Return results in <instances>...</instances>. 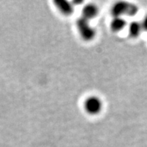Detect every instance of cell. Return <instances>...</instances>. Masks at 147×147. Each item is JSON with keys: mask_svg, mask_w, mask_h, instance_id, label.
Wrapping results in <instances>:
<instances>
[{"mask_svg": "<svg viewBox=\"0 0 147 147\" xmlns=\"http://www.w3.org/2000/svg\"><path fill=\"white\" fill-rule=\"evenodd\" d=\"M143 30L141 22L138 21H133L129 24L128 33L130 37L133 38H138L141 34Z\"/></svg>", "mask_w": 147, "mask_h": 147, "instance_id": "obj_7", "label": "cell"}, {"mask_svg": "<svg viewBox=\"0 0 147 147\" xmlns=\"http://www.w3.org/2000/svg\"><path fill=\"white\" fill-rule=\"evenodd\" d=\"M55 3L59 10L64 15H70L74 12L73 3L67 0H57Z\"/></svg>", "mask_w": 147, "mask_h": 147, "instance_id": "obj_5", "label": "cell"}, {"mask_svg": "<svg viewBox=\"0 0 147 147\" xmlns=\"http://www.w3.org/2000/svg\"><path fill=\"white\" fill-rule=\"evenodd\" d=\"M141 24H142L143 30H145L147 32V14L143 18L142 21L141 22Z\"/></svg>", "mask_w": 147, "mask_h": 147, "instance_id": "obj_8", "label": "cell"}, {"mask_svg": "<svg viewBox=\"0 0 147 147\" xmlns=\"http://www.w3.org/2000/svg\"><path fill=\"white\" fill-rule=\"evenodd\" d=\"M84 108L85 111L90 115H97L102 110V101L99 97L91 95L84 100Z\"/></svg>", "mask_w": 147, "mask_h": 147, "instance_id": "obj_3", "label": "cell"}, {"mask_svg": "<svg viewBox=\"0 0 147 147\" xmlns=\"http://www.w3.org/2000/svg\"><path fill=\"white\" fill-rule=\"evenodd\" d=\"M127 25V21L122 16L113 17L110 23V29L114 32H119L122 31Z\"/></svg>", "mask_w": 147, "mask_h": 147, "instance_id": "obj_6", "label": "cell"}, {"mask_svg": "<svg viewBox=\"0 0 147 147\" xmlns=\"http://www.w3.org/2000/svg\"><path fill=\"white\" fill-rule=\"evenodd\" d=\"M138 12V7L134 3L127 1H117L112 6L111 13L115 16H134Z\"/></svg>", "mask_w": 147, "mask_h": 147, "instance_id": "obj_1", "label": "cell"}, {"mask_svg": "<svg viewBox=\"0 0 147 147\" xmlns=\"http://www.w3.org/2000/svg\"><path fill=\"white\" fill-rule=\"evenodd\" d=\"M76 27L79 34L84 40L88 42L94 39L96 32L94 27L91 25L89 21L81 16L77 20Z\"/></svg>", "mask_w": 147, "mask_h": 147, "instance_id": "obj_2", "label": "cell"}, {"mask_svg": "<svg viewBox=\"0 0 147 147\" xmlns=\"http://www.w3.org/2000/svg\"><path fill=\"white\" fill-rule=\"evenodd\" d=\"M98 13L99 9L96 5L93 3H88L82 8V17L90 21L96 17Z\"/></svg>", "mask_w": 147, "mask_h": 147, "instance_id": "obj_4", "label": "cell"}]
</instances>
